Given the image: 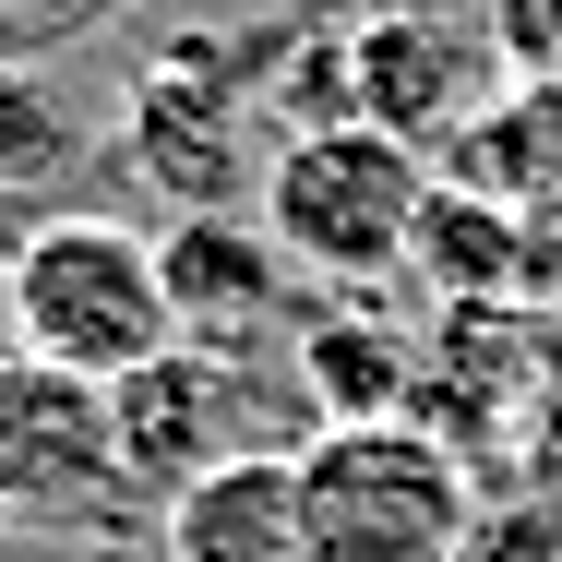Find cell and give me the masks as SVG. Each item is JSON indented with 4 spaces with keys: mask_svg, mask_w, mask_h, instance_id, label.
Wrapping results in <instances>:
<instances>
[{
    "mask_svg": "<svg viewBox=\"0 0 562 562\" xmlns=\"http://www.w3.org/2000/svg\"><path fill=\"white\" fill-rule=\"evenodd\" d=\"M120 156L168 216H227L239 192H263L251 156V60H227V36H168L132 85H120Z\"/></svg>",
    "mask_w": 562,
    "mask_h": 562,
    "instance_id": "4",
    "label": "cell"
},
{
    "mask_svg": "<svg viewBox=\"0 0 562 562\" xmlns=\"http://www.w3.org/2000/svg\"><path fill=\"white\" fill-rule=\"evenodd\" d=\"M300 407L324 419H407L419 407V347L383 312H312L300 324Z\"/></svg>",
    "mask_w": 562,
    "mask_h": 562,
    "instance_id": "11",
    "label": "cell"
},
{
    "mask_svg": "<svg viewBox=\"0 0 562 562\" xmlns=\"http://www.w3.org/2000/svg\"><path fill=\"white\" fill-rule=\"evenodd\" d=\"M168 562H324V539H312V491H300V443H251L227 454V467H204L192 491H168Z\"/></svg>",
    "mask_w": 562,
    "mask_h": 562,
    "instance_id": "8",
    "label": "cell"
},
{
    "mask_svg": "<svg viewBox=\"0 0 562 562\" xmlns=\"http://www.w3.org/2000/svg\"><path fill=\"white\" fill-rule=\"evenodd\" d=\"M0 336H12V359H36V371L120 383L156 347H180V300H168V263H156V239L132 216H36L24 251H12Z\"/></svg>",
    "mask_w": 562,
    "mask_h": 562,
    "instance_id": "1",
    "label": "cell"
},
{
    "mask_svg": "<svg viewBox=\"0 0 562 562\" xmlns=\"http://www.w3.org/2000/svg\"><path fill=\"white\" fill-rule=\"evenodd\" d=\"M419 288H443V312H503L527 300V263H539V227L515 216L503 192H467V180H431L419 204Z\"/></svg>",
    "mask_w": 562,
    "mask_h": 562,
    "instance_id": "10",
    "label": "cell"
},
{
    "mask_svg": "<svg viewBox=\"0 0 562 562\" xmlns=\"http://www.w3.org/2000/svg\"><path fill=\"white\" fill-rule=\"evenodd\" d=\"M491 48H503V85L562 72V0H491Z\"/></svg>",
    "mask_w": 562,
    "mask_h": 562,
    "instance_id": "14",
    "label": "cell"
},
{
    "mask_svg": "<svg viewBox=\"0 0 562 562\" xmlns=\"http://www.w3.org/2000/svg\"><path fill=\"white\" fill-rule=\"evenodd\" d=\"M120 0H0V60H24V48H60V36H85V24H109Z\"/></svg>",
    "mask_w": 562,
    "mask_h": 562,
    "instance_id": "15",
    "label": "cell"
},
{
    "mask_svg": "<svg viewBox=\"0 0 562 562\" xmlns=\"http://www.w3.org/2000/svg\"><path fill=\"white\" fill-rule=\"evenodd\" d=\"M454 562H562V503L551 491H515V503H479L467 551Z\"/></svg>",
    "mask_w": 562,
    "mask_h": 562,
    "instance_id": "13",
    "label": "cell"
},
{
    "mask_svg": "<svg viewBox=\"0 0 562 562\" xmlns=\"http://www.w3.org/2000/svg\"><path fill=\"white\" fill-rule=\"evenodd\" d=\"M109 431H120V479H144V491H192L204 467L251 454V431H239V359L204 347V336L156 347L144 371H120V383H109Z\"/></svg>",
    "mask_w": 562,
    "mask_h": 562,
    "instance_id": "6",
    "label": "cell"
},
{
    "mask_svg": "<svg viewBox=\"0 0 562 562\" xmlns=\"http://www.w3.org/2000/svg\"><path fill=\"white\" fill-rule=\"evenodd\" d=\"M12 251H24V227H0V300H12Z\"/></svg>",
    "mask_w": 562,
    "mask_h": 562,
    "instance_id": "16",
    "label": "cell"
},
{
    "mask_svg": "<svg viewBox=\"0 0 562 562\" xmlns=\"http://www.w3.org/2000/svg\"><path fill=\"white\" fill-rule=\"evenodd\" d=\"M324 562H454L479 527V467L431 419H324L300 443Z\"/></svg>",
    "mask_w": 562,
    "mask_h": 562,
    "instance_id": "3",
    "label": "cell"
},
{
    "mask_svg": "<svg viewBox=\"0 0 562 562\" xmlns=\"http://www.w3.org/2000/svg\"><path fill=\"white\" fill-rule=\"evenodd\" d=\"M120 479V431H109V383H72V371H36V359H0V515H60V503H97Z\"/></svg>",
    "mask_w": 562,
    "mask_h": 562,
    "instance_id": "7",
    "label": "cell"
},
{
    "mask_svg": "<svg viewBox=\"0 0 562 562\" xmlns=\"http://www.w3.org/2000/svg\"><path fill=\"white\" fill-rule=\"evenodd\" d=\"M156 263H168V300H180V336H251L276 312V276L288 251L263 239V216H168L156 227Z\"/></svg>",
    "mask_w": 562,
    "mask_h": 562,
    "instance_id": "9",
    "label": "cell"
},
{
    "mask_svg": "<svg viewBox=\"0 0 562 562\" xmlns=\"http://www.w3.org/2000/svg\"><path fill=\"white\" fill-rule=\"evenodd\" d=\"M72 156H85V132H72V109L48 97V72H12V60H0V192L60 180Z\"/></svg>",
    "mask_w": 562,
    "mask_h": 562,
    "instance_id": "12",
    "label": "cell"
},
{
    "mask_svg": "<svg viewBox=\"0 0 562 562\" xmlns=\"http://www.w3.org/2000/svg\"><path fill=\"white\" fill-rule=\"evenodd\" d=\"M347 72H359V120L371 132H395V144H454L467 120L491 109L503 85V48H479L454 12H419V0H395V12H359L347 24Z\"/></svg>",
    "mask_w": 562,
    "mask_h": 562,
    "instance_id": "5",
    "label": "cell"
},
{
    "mask_svg": "<svg viewBox=\"0 0 562 562\" xmlns=\"http://www.w3.org/2000/svg\"><path fill=\"white\" fill-rule=\"evenodd\" d=\"M263 239L324 276V288H383L407 276L419 251V204H431V156L371 132V120H324V132H288L263 156Z\"/></svg>",
    "mask_w": 562,
    "mask_h": 562,
    "instance_id": "2",
    "label": "cell"
}]
</instances>
